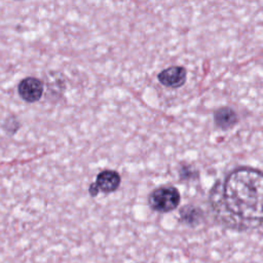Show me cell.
<instances>
[{
	"mask_svg": "<svg viewBox=\"0 0 263 263\" xmlns=\"http://www.w3.org/2000/svg\"><path fill=\"white\" fill-rule=\"evenodd\" d=\"M213 217L236 231L263 227V171L242 165L217 180L209 192Z\"/></svg>",
	"mask_w": 263,
	"mask_h": 263,
	"instance_id": "obj_1",
	"label": "cell"
},
{
	"mask_svg": "<svg viewBox=\"0 0 263 263\" xmlns=\"http://www.w3.org/2000/svg\"><path fill=\"white\" fill-rule=\"evenodd\" d=\"M181 194L173 185H162L153 189L148 195V204L154 212L168 213L178 208Z\"/></svg>",
	"mask_w": 263,
	"mask_h": 263,
	"instance_id": "obj_2",
	"label": "cell"
},
{
	"mask_svg": "<svg viewBox=\"0 0 263 263\" xmlns=\"http://www.w3.org/2000/svg\"><path fill=\"white\" fill-rule=\"evenodd\" d=\"M121 183V177L119 173L113 170H105L99 173L96 179V183L89 187V192L92 196L97 195L99 191L104 193H111L118 189Z\"/></svg>",
	"mask_w": 263,
	"mask_h": 263,
	"instance_id": "obj_3",
	"label": "cell"
},
{
	"mask_svg": "<svg viewBox=\"0 0 263 263\" xmlns=\"http://www.w3.org/2000/svg\"><path fill=\"white\" fill-rule=\"evenodd\" d=\"M158 82L168 88H179L187 80V71L182 66H171L157 74Z\"/></svg>",
	"mask_w": 263,
	"mask_h": 263,
	"instance_id": "obj_4",
	"label": "cell"
},
{
	"mask_svg": "<svg viewBox=\"0 0 263 263\" xmlns=\"http://www.w3.org/2000/svg\"><path fill=\"white\" fill-rule=\"evenodd\" d=\"M17 92L28 103L37 102L43 93V82L35 77H27L20 82Z\"/></svg>",
	"mask_w": 263,
	"mask_h": 263,
	"instance_id": "obj_5",
	"label": "cell"
},
{
	"mask_svg": "<svg viewBox=\"0 0 263 263\" xmlns=\"http://www.w3.org/2000/svg\"><path fill=\"white\" fill-rule=\"evenodd\" d=\"M213 117L215 125L222 130L230 129L238 122L237 113L228 106H223L215 110Z\"/></svg>",
	"mask_w": 263,
	"mask_h": 263,
	"instance_id": "obj_6",
	"label": "cell"
},
{
	"mask_svg": "<svg viewBox=\"0 0 263 263\" xmlns=\"http://www.w3.org/2000/svg\"><path fill=\"white\" fill-rule=\"evenodd\" d=\"M180 217L184 223L194 226L199 223V221L202 217V211L199 208L188 204L181 209Z\"/></svg>",
	"mask_w": 263,
	"mask_h": 263,
	"instance_id": "obj_7",
	"label": "cell"
},
{
	"mask_svg": "<svg viewBox=\"0 0 263 263\" xmlns=\"http://www.w3.org/2000/svg\"><path fill=\"white\" fill-rule=\"evenodd\" d=\"M179 175L182 180H191V179H194L195 177H198V172L194 167H192L190 164L185 163L180 166Z\"/></svg>",
	"mask_w": 263,
	"mask_h": 263,
	"instance_id": "obj_8",
	"label": "cell"
}]
</instances>
